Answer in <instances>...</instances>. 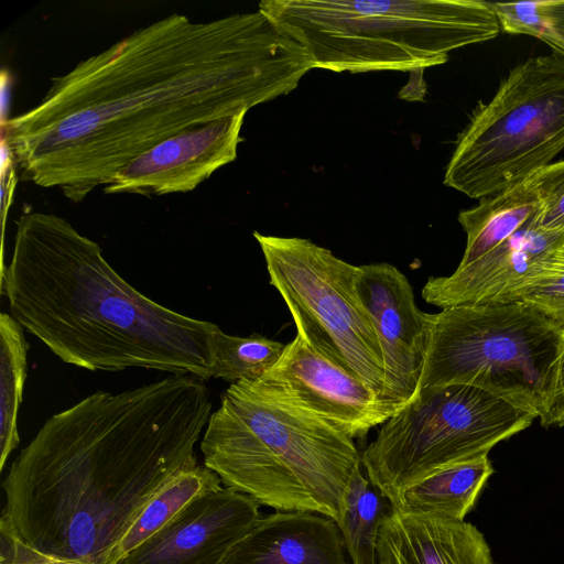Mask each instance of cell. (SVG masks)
<instances>
[{
  "label": "cell",
  "instance_id": "1",
  "mask_svg": "<svg viewBox=\"0 0 564 564\" xmlns=\"http://www.w3.org/2000/svg\"><path fill=\"white\" fill-rule=\"evenodd\" d=\"M313 68L259 10L172 13L52 78L3 141L22 181L77 203L163 140L288 95Z\"/></svg>",
  "mask_w": 564,
  "mask_h": 564
},
{
  "label": "cell",
  "instance_id": "2",
  "mask_svg": "<svg viewBox=\"0 0 564 564\" xmlns=\"http://www.w3.org/2000/svg\"><path fill=\"white\" fill-rule=\"evenodd\" d=\"M213 413L204 380L171 375L95 392L47 419L2 481V516L46 554L108 564L151 497L197 463Z\"/></svg>",
  "mask_w": 564,
  "mask_h": 564
},
{
  "label": "cell",
  "instance_id": "3",
  "mask_svg": "<svg viewBox=\"0 0 564 564\" xmlns=\"http://www.w3.org/2000/svg\"><path fill=\"white\" fill-rule=\"evenodd\" d=\"M1 272L10 315L62 361L90 371L144 368L213 378L216 324L147 297L66 219L25 212Z\"/></svg>",
  "mask_w": 564,
  "mask_h": 564
},
{
  "label": "cell",
  "instance_id": "4",
  "mask_svg": "<svg viewBox=\"0 0 564 564\" xmlns=\"http://www.w3.org/2000/svg\"><path fill=\"white\" fill-rule=\"evenodd\" d=\"M200 451L225 487L260 506L319 513L336 522L362 468L352 438L260 380L226 389Z\"/></svg>",
  "mask_w": 564,
  "mask_h": 564
},
{
  "label": "cell",
  "instance_id": "5",
  "mask_svg": "<svg viewBox=\"0 0 564 564\" xmlns=\"http://www.w3.org/2000/svg\"><path fill=\"white\" fill-rule=\"evenodd\" d=\"M259 11L336 73L421 70L495 39L500 23L478 0H263Z\"/></svg>",
  "mask_w": 564,
  "mask_h": 564
},
{
  "label": "cell",
  "instance_id": "6",
  "mask_svg": "<svg viewBox=\"0 0 564 564\" xmlns=\"http://www.w3.org/2000/svg\"><path fill=\"white\" fill-rule=\"evenodd\" d=\"M563 344V332L523 302L442 308L430 314L420 389L476 387L542 420Z\"/></svg>",
  "mask_w": 564,
  "mask_h": 564
},
{
  "label": "cell",
  "instance_id": "7",
  "mask_svg": "<svg viewBox=\"0 0 564 564\" xmlns=\"http://www.w3.org/2000/svg\"><path fill=\"white\" fill-rule=\"evenodd\" d=\"M564 150V57L512 68L458 134L444 185L481 199L512 187Z\"/></svg>",
  "mask_w": 564,
  "mask_h": 564
},
{
  "label": "cell",
  "instance_id": "8",
  "mask_svg": "<svg viewBox=\"0 0 564 564\" xmlns=\"http://www.w3.org/2000/svg\"><path fill=\"white\" fill-rule=\"evenodd\" d=\"M534 419L476 387L421 388L381 424L361 455V465L369 481L395 506L412 485L446 467L488 456Z\"/></svg>",
  "mask_w": 564,
  "mask_h": 564
},
{
  "label": "cell",
  "instance_id": "9",
  "mask_svg": "<svg viewBox=\"0 0 564 564\" xmlns=\"http://www.w3.org/2000/svg\"><path fill=\"white\" fill-rule=\"evenodd\" d=\"M253 237L264 257L270 284L285 302L296 334L383 398V357L357 291L359 267L305 238L258 231Z\"/></svg>",
  "mask_w": 564,
  "mask_h": 564
},
{
  "label": "cell",
  "instance_id": "10",
  "mask_svg": "<svg viewBox=\"0 0 564 564\" xmlns=\"http://www.w3.org/2000/svg\"><path fill=\"white\" fill-rule=\"evenodd\" d=\"M259 380L352 440L364 437L399 411L367 382L317 352L297 334Z\"/></svg>",
  "mask_w": 564,
  "mask_h": 564
},
{
  "label": "cell",
  "instance_id": "11",
  "mask_svg": "<svg viewBox=\"0 0 564 564\" xmlns=\"http://www.w3.org/2000/svg\"><path fill=\"white\" fill-rule=\"evenodd\" d=\"M357 291L383 357V399L400 410L420 390L427 355L430 314L415 304L406 276L386 262L359 265Z\"/></svg>",
  "mask_w": 564,
  "mask_h": 564
},
{
  "label": "cell",
  "instance_id": "12",
  "mask_svg": "<svg viewBox=\"0 0 564 564\" xmlns=\"http://www.w3.org/2000/svg\"><path fill=\"white\" fill-rule=\"evenodd\" d=\"M246 113L243 110L163 140L127 163L104 191L149 196L195 189L236 160Z\"/></svg>",
  "mask_w": 564,
  "mask_h": 564
},
{
  "label": "cell",
  "instance_id": "13",
  "mask_svg": "<svg viewBox=\"0 0 564 564\" xmlns=\"http://www.w3.org/2000/svg\"><path fill=\"white\" fill-rule=\"evenodd\" d=\"M261 514L251 497L221 487L194 499L118 564H221Z\"/></svg>",
  "mask_w": 564,
  "mask_h": 564
},
{
  "label": "cell",
  "instance_id": "14",
  "mask_svg": "<svg viewBox=\"0 0 564 564\" xmlns=\"http://www.w3.org/2000/svg\"><path fill=\"white\" fill-rule=\"evenodd\" d=\"M562 246L564 230H543L536 219L477 261L457 267L451 275L429 278L422 297L441 308L506 303Z\"/></svg>",
  "mask_w": 564,
  "mask_h": 564
},
{
  "label": "cell",
  "instance_id": "15",
  "mask_svg": "<svg viewBox=\"0 0 564 564\" xmlns=\"http://www.w3.org/2000/svg\"><path fill=\"white\" fill-rule=\"evenodd\" d=\"M377 564H495L471 523L390 506L377 540Z\"/></svg>",
  "mask_w": 564,
  "mask_h": 564
},
{
  "label": "cell",
  "instance_id": "16",
  "mask_svg": "<svg viewBox=\"0 0 564 564\" xmlns=\"http://www.w3.org/2000/svg\"><path fill=\"white\" fill-rule=\"evenodd\" d=\"M335 520L314 512L261 514L221 564H350Z\"/></svg>",
  "mask_w": 564,
  "mask_h": 564
},
{
  "label": "cell",
  "instance_id": "17",
  "mask_svg": "<svg viewBox=\"0 0 564 564\" xmlns=\"http://www.w3.org/2000/svg\"><path fill=\"white\" fill-rule=\"evenodd\" d=\"M540 199L527 178L458 214L466 248L458 267L468 265L533 224L540 217Z\"/></svg>",
  "mask_w": 564,
  "mask_h": 564
},
{
  "label": "cell",
  "instance_id": "18",
  "mask_svg": "<svg viewBox=\"0 0 564 564\" xmlns=\"http://www.w3.org/2000/svg\"><path fill=\"white\" fill-rule=\"evenodd\" d=\"M494 471L488 456L446 467L405 489L394 507L464 520Z\"/></svg>",
  "mask_w": 564,
  "mask_h": 564
},
{
  "label": "cell",
  "instance_id": "19",
  "mask_svg": "<svg viewBox=\"0 0 564 564\" xmlns=\"http://www.w3.org/2000/svg\"><path fill=\"white\" fill-rule=\"evenodd\" d=\"M221 480L205 464H192L176 473L147 502L115 546L108 564H118L197 497L220 489Z\"/></svg>",
  "mask_w": 564,
  "mask_h": 564
},
{
  "label": "cell",
  "instance_id": "20",
  "mask_svg": "<svg viewBox=\"0 0 564 564\" xmlns=\"http://www.w3.org/2000/svg\"><path fill=\"white\" fill-rule=\"evenodd\" d=\"M28 343L22 326L0 314V469L20 443L18 413L28 372Z\"/></svg>",
  "mask_w": 564,
  "mask_h": 564
},
{
  "label": "cell",
  "instance_id": "21",
  "mask_svg": "<svg viewBox=\"0 0 564 564\" xmlns=\"http://www.w3.org/2000/svg\"><path fill=\"white\" fill-rule=\"evenodd\" d=\"M389 501L359 469L350 484L344 512L336 522L350 564H377V540Z\"/></svg>",
  "mask_w": 564,
  "mask_h": 564
},
{
  "label": "cell",
  "instance_id": "22",
  "mask_svg": "<svg viewBox=\"0 0 564 564\" xmlns=\"http://www.w3.org/2000/svg\"><path fill=\"white\" fill-rule=\"evenodd\" d=\"M285 345L260 335L232 336L218 328L213 345V378L236 383L261 379L279 360Z\"/></svg>",
  "mask_w": 564,
  "mask_h": 564
},
{
  "label": "cell",
  "instance_id": "23",
  "mask_svg": "<svg viewBox=\"0 0 564 564\" xmlns=\"http://www.w3.org/2000/svg\"><path fill=\"white\" fill-rule=\"evenodd\" d=\"M489 3L501 31L536 37L564 57V0Z\"/></svg>",
  "mask_w": 564,
  "mask_h": 564
},
{
  "label": "cell",
  "instance_id": "24",
  "mask_svg": "<svg viewBox=\"0 0 564 564\" xmlns=\"http://www.w3.org/2000/svg\"><path fill=\"white\" fill-rule=\"evenodd\" d=\"M523 302L533 307L564 334V246L555 250L542 270L508 302Z\"/></svg>",
  "mask_w": 564,
  "mask_h": 564
},
{
  "label": "cell",
  "instance_id": "25",
  "mask_svg": "<svg viewBox=\"0 0 564 564\" xmlns=\"http://www.w3.org/2000/svg\"><path fill=\"white\" fill-rule=\"evenodd\" d=\"M528 180L540 199V228L564 230V160L550 163Z\"/></svg>",
  "mask_w": 564,
  "mask_h": 564
},
{
  "label": "cell",
  "instance_id": "26",
  "mask_svg": "<svg viewBox=\"0 0 564 564\" xmlns=\"http://www.w3.org/2000/svg\"><path fill=\"white\" fill-rule=\"evenodd\" d=\"M0 564H95L37 551L20 540L7 520L0 519Z\"/></svg>",
  "mask_w": 564,
  "mask_h": 564
},
{
  "label": "cell",
  "instance_id": "27",
  "mask_svg": "<svg viewBox=\"0 0 564 564\" xmlns=\"http://www.w3.org/2000/svg\"><path fill=\"white\" fill-rule=\"evenodd\" d=\"M544 427L564 426V344L558 360L554 392L550 409L545 416L540 420Z\"/></svg>",
  "mask_w": 564,
  "mask_h": 564
}]
</instances>
